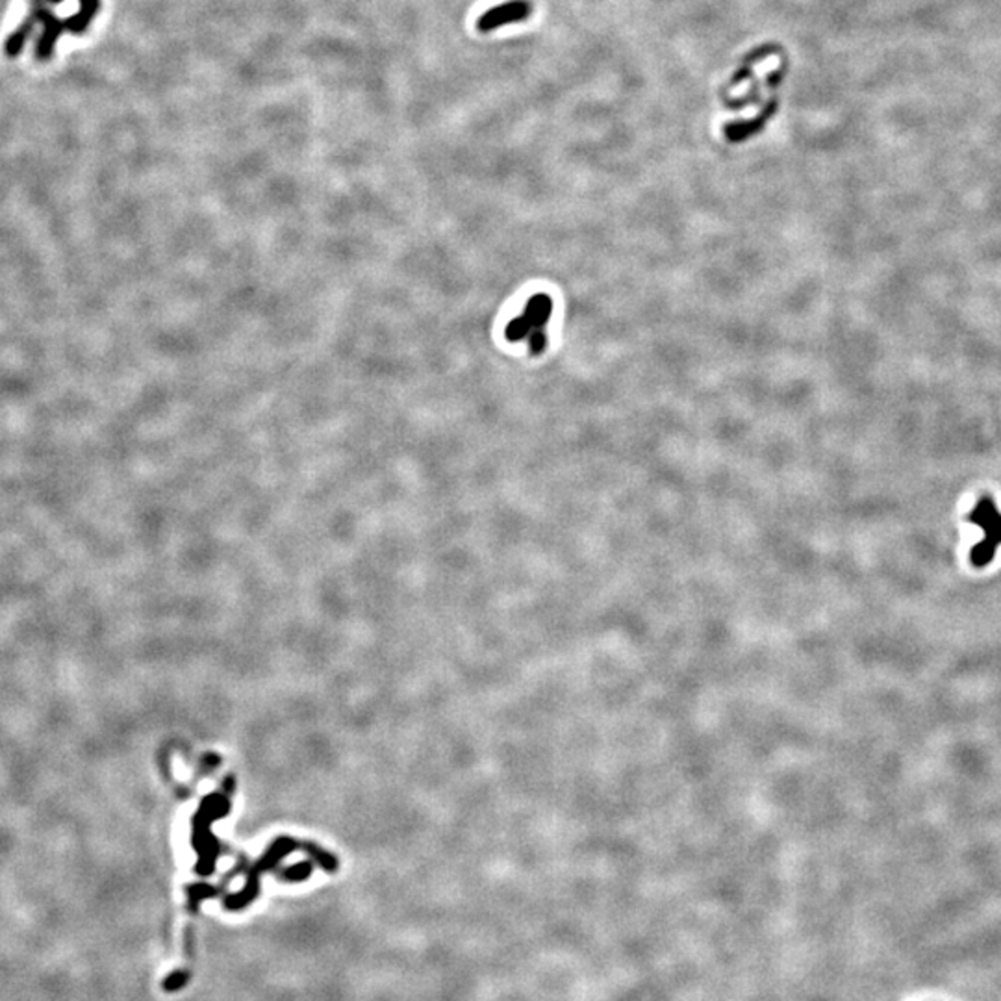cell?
Returning a JSON list of instances; mask_svg holds the SVG:
<instances>
[{
    "mask_svg": "<svg viewBox=\"0 0 1001 1001\" xmlns=\"http://www.w3.org/2000/svg\"><path fill=\"white\" fill-rule=\"evenodd\" d=\"M527 342H529V351H531V354H541V352H544L546 347H548V334H546V328L532 330V332L529 334Z\"/></svg>",
    "mask_w": 1001,
    "mask_h": 1001,
    "instance_id": "6",
    "label": "cell"
},
{
    "mask_svg": "<svg viewBox=\"0 0 1001 1001\" xmlns=\"http://www.w3.org/2000/svg\"><path fill=\"white\" fill-rule=\"evenodd\" d=\"M766 121V114L757 117L755 121H747V122H735V124H729L725 127V134L731 141H742L745 138H749L751 134H755Z\"/></svg>",
    "mask_w": 1001,
    "mask_h": 1001,
    "instance_id": "4",
    "label": "cell"
},
{
    "mask_svg": "<svg viewBox=\"0 0 1001 1001\" xmlns=\"http://www.w3.org/2000/svg\"><path fill=\"white\" fill-rule=\"evenodd\" d=\"M529 13H531V4L525 3V0H510V3H507V4H500V6L488 10L481 19L477 20V28L481 32H492V30L503 27V25L525 20L529 17Z\"/></svg>",
    "mask_w": 1001,
    "mask_h": 1001,
    "instance_id": "2",
    "label": "cell"
},
{
    "mask_svg": "<svg viewBox=\"0 0 1001 1001\" xmlns=\"http://www.w3.org/2000/svg\"><path fill=\"white\" fill-rule=\"evenodd\" d=\"M551 311H553L551 297L548 294H536L525 304V310L521 316H524L531 323L532 330H541V328H546V325L551 318Z\"/></svg>",
    "mask_w": 1001,
    "mask_h": 1001,
    "instance_id": "3",
    "label": "cell"
},
{
    "mask_svg": "<svg viewBox=\"0 0 1001 1001\" xmlns=\"http://www.w3.org/2000/svg\"><path fill=\"white\" fill-rule=\"evenodd\" d=\"M968 521L983 529V540L973 546L970 560L975 568L989 566L997 548L1001 546V512L997 510L994 499L985 495L979 499L973 512L968 514Z\"/></svg>",
    "mask_w": 1001,
    "mask_h": 1001,
    "instance_id": "1",
    "label": "cell"
},
{
    "mask_svg": "<svg viewBox=\"0 0 1001 1001\" xmlns=\"http://www.w3.org/2000/svg\"><path fill=\"white\" fill-rule=\"evenodd\" d=\"M531 330H532L531 323L524 316H519V318H516L508 323V327L505 330V336H507L508 342L516 343V342H521V340H527Z\"/></svg>",
    "mask_w": 1001,
    "mask_h": 1001,
    "instance_id": "5",
    "label": "cell"
}]
</instances>
